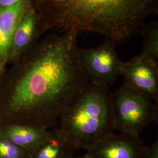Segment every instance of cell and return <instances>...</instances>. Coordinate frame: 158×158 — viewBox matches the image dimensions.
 Here are the masks:
<instances>
[{"label":"cell","mask_w":158,"mask_h":158,"mask_svg":"<svg viewBox=\"0 0 158 158\" xmlns=\"http://www.w3.org/2000/svg\"><path fill=\"white\" fill-rule=\"evenodd\" d=\"M78 32L52 34L18 65L6 108L21 124L47 129L89 80L79 57Z\"/></svg>","instance_id":"obj_1"},{"label":"cell","mask_w":158,"mask_h":158,"mask_svg":"<svg viewBox=\"0 0 158 158\" xmlns=\"http://www.w3.org/2000/svg\"><path fill=\"white\" fill-rule=\"evenodd\" d=\"M48 30L62 29L103 35L115 43L138 32L158 12V0H33Z\"/></svg>","instance_id":"obj_2"},{"label":"cell","mask_w":158,"mask_h":158,"mask_svg":"<svg viewBox=\"0 0 158 158\" xmlns=\"http://www.w3.org/2000/svg\"><path fill=\"white\" fill-rule=\"evenodd\" d=\"M111 97L109 88L89 82L63 110L60 129L77 150L114 133Z\"/></svg>","instance_id":"obj_3"},{"label":"cell","mask_w":158,"mask_h":158,"mask_svg":"<svg viewBox=\"0 0 158 158\" xmlns=\"http://www.w3.org/2000/svg\"><path fill=\"white\" fill-rule=\"evenodd\" d=\"M115 130L121 134L139 136L153 122L158 121V106L151 99L123 85L112 94Z\"/></svg>","instance_id":"obj_4"},{"label":"cell","mask_w":158,"mask_h":158,"mask_svg":"<svg viewBox=\"0 0 158 158\" xmlns=\"http://www.w3.org/2000/svg\"><path fill=\"white\" fill-rule=\"evenodd\" d=\"M116 44L106 39L98 47L79 49L80 62L89 82L109 88L121 75L123 62L115 49Z\"/></svg>","instance_id":"obj_5"},{"label":"cell","mask_w":158,"mask_h":158,"mask_svg":"<svg viewBox=\"0 0 158 158\" xmlns=\"http://www.w3.org/2000/svg\"><path fill=\"white\" fill-rule=\"evenodd\" d=\"M121 75L130 88L151 100H158V62L145 52L123 62Z\"/></svg>","instance_id":"obj_6"},{"label":"cell","mask_w":158,"mask_h":158,"mask_svg":"<svg viewBox=\"0 0 158 158\" xmlns=\"http://www.w3.org/2000/svg\"><path fill=\"white\" fill-rule=\"evenodd\" d=\"M47 29L41 23L38 12L31 0L23 10L15 28L8 61L18 60L36 43Z\"/></svg>","instance_id":"obj_7"},{"label":"cell","mask_w":158,"mask_h":158,"mask_svg":"<svg viewBox=\"0 0 158 158\" xmlns=\"http://www.w3.org/2000/svg\"><path fill=\"white\" fill-rule=\"evenodd\" d=\"M145 147L139 136L113 133L87 151L93 158H143Z\"/></svg>","instance_id":"obj_8"},{"label":"cell","mask_w":158,"mask_h":158,"mask_svg":"<svg viewBox=\"0 0 158 158\" xmlns=\"http://www.w3.org/2000/svg\"><path fill=\"white\" fill-rule=\"evenodd\" d=\"M48 133L45 128L21 124L8 125L0 129V135L8 138L30 155L45 141Z\"/></svg>","instance_id":"obj_9"},{"label":"cell","mask_w":158,"mask_h":158,"mask_svg":"<svg viewBox=\"0 0 158 158\" xmlns=\"http://www.w3.org/2000/svg\"><path fill=\"white\" fill-rule=\"evenodd\" d=\"M31 0L22 1L17 5L0 9V63L8 62L12 38L18 21Z\"/></svg>","instance_id":"obj_10"},{"label":"cell","mask_w":158,"mask_h":158,"mask_svg":"<svg viewBox=\"0 0 158 158\" xmlns=\"http://www.w3.org/2000/svg\"><path fill=\"white\" fill-rule=\"evenodd\" d=\"M76 148L60 128L49 132L29 158H72Z\"/></svg>","instance_id":"obj_11"},{"label":"cell","mask_w":158,"mask_h":158,"mask_svg":"<svg viewBox=\"0 0 158 158\" xmlns=\"http://www.w3.org/2000/svg\"><path fill=\"white\" fill-rule=\"evenodd\" d=\"M138 32L143 38V50L158 62V23H144Z\"/></svg>","instance_id":"obj_12"},{"label":"cell","mask_w":158,"mask_h":158,"mask_svg":"<svg viewBox=\"0 0 158 158\" xmlns=\"http://www.w3.org/2000/svg\"><path fill=\"white\" fill-rule=\"evenodd\" d=\"M30 154L10 139L0 135V158H29Z\"/></svg>","instance_id":"obj_13"},{"label":"cell","mask_w":158,"mask_h":158,"mask_svg":"<svg viewBox=\"0 0 158 158\" xmlns=\"http://www.w3.org/2000/svg\"><path fill=\"white\" fill-rule=\"evenodd\" d=\"M143 158H158V141L151 145L145 147Z\"/></svg>","instance_id":"obj_14"},{"label":"cell","mask_w":158,"mask_h":158,"mask_svg":"<svg viewBox=\"0 0 158 158\" xmlns=\"http://www.w3.org/2000/svg\"><path fill=\"white\" fill-rule=\"evenodd\" d=\"M27 0H0V9L8 8Z\"/></svg>","instance_id":"obj_15"},{"label":"cell","mask_w":158,"mask_h":158,"mask_svg":"<svg viewBox=\"0 0 158 158\" xmlns=\"http://www.w3.org/2000/svg\"><path fill=\"white\" fill-rule=\"evenodd\" d=\"M93 158L92 156H91L90 155L89 153H87L86 154L84 155L83 156H77V157H75V158Z\"/></svg>","instance_id":"obj_16"},{"label":"cell","mask_w":158,"mask_h":158,"mask_svg":"<svg viewBox=\"0 0 158 158\" xmlns=\"http://www.w3.org/2000/svg\"><path fill=\"white\" fill-rule=\"evenodd\" d=\"M4 64H2L0 63V77L2 76V74L4 72Z\"/></svg>","instance_id":"obj_17"}]
</instances>
